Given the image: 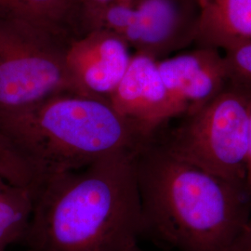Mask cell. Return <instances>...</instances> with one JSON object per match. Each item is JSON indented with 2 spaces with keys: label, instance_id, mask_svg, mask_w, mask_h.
<instances>
[{
  "label": "cell",
  "instance_id": "1",
  "mask_svg": "<svg viewBox=\"0 0 251 251\" xmlns=\"http://www.w3.org/2000/svg\"><path fill=\"white\" fill-rule=\"evenodd\" d=\"M138 152V151H137ZM43 177L22 240L31 251H130L144 235L135 155Z\"/></svg>",
  "mask_w": 251,
  "mask_h": 251
},
{
  "label": "cell",
  "instance_id": "2",
  "mask_svg": "<svg viewBox=\"0 0 251 251\" xmlns=\"http://www.w3.org/2000/svg\"><path fill=\"white\" fill-rule=\"evenodd\" d=\"M135 166L144 235L178 251H231L251 218L245 185L179 159L155 138Z\"/></svg>",
  "mask_w": 251,
  "mask_h": 251
},
{
  "label": "cell",
  "instance_id": "3",
  "mask_svg": "<svg viewBox=\"0 0 251 251\" xmlns=\"http://www.w3.org/2000/svg\"><path fill=\"white\" fill-rule=\"evenodd\" d=\"M0 136L32 166L38 179L78 171L118 152H137L153 140L106 100L75 93L0 117Z\"/></svg>",
  "mask_w": 251,
  "mask_h": 251
},
{
  "label": "cell",
  "instance_id": "4",
  "mask_svg": "<svg viewBox=\"0 0 251 251\" xmlns=\"http://www.w3.org/2000/svg\"><path fill=\"white\" fill-rule=\"evenodd\" d=\"M251 109V90L229 85L205 107L155 139L179 159L246 186Z\"/></svg>",
  "mask_w": 251,
  "mask_h": 251
},
{
  "label": "cell",
  "instance_id": "5",
  "mask_svg": "<svg viewBox=\"0 0 251 251\" xmlns=\"http://www.w3.org/2000/svg\"><path fill=\"white\" fill-rule=\"evenodd\" d=\"M68 45L53 36L0 22V117L57 95L80 94L66 67Z\"/></svg>",
  "mask_w": 251,
  "mask_h": 251
},
{
  "label": "cell",
  "instance_id": "6",
  "mask_svg": "<svg viewBox=\"0 0 251 251\" xmlns=\"http://www.w3.org/2000/svg\"><path fill=\"white\" fill-rule=\"evenodd\" d=\"M198 15V0H131L87 11L84 27L109 31L159 60L194 43Z\"/></svg>",
  "mask_w": 251,
  "mask_h": 251
},
{
  "label": "cell",
  "instance_id": "7",
  "mask_svg": "<svg viewBox=\"0 0 251 251\" xmlns=\"http://www.w3.org/2000/svg\"><path fill=\"white\" fill-rule=\"evenodd\" d=\"M108 101L118 115L149 139L155 138L172 118L183 117L181 108L162 80L158 60L147 54L132 55Z\"/></svg>",
  "mask_w": 251,
  "mask_h": 251
},
{
  "label": "cell",
  "instance_id": "8",
  "mask_svg": "<svg viewBox=\"0 0 251 251\" xmlns=\"http://www.w3.org/2000/svg\"><path fill=\"white\" fill-rule=\"evenodd\" d=\"M131 58L121 38L103 29H91L69 43L65 63L80 94L108 100Z\"/></svg>",
  "mask_w": 251,
  "mask_h": 251
},
{
  "label": "cell",
  "instance_id": "9",
  "mask_svg": "<svg viewBox=\"0 0 251 251\" xmlns=\"http://www.w3.org/2000/svg\"><path fill=\"white\" fill-rule=\"evenodd\" d=\"M162 80L183 117L205 107L230 85L224 54L209 48L158 61Z\"/></svg>",
  "mask_w": 251,
  "mask_h": 251
},
{
  "label": "cell",
  "instance_id": "10",
  "mask_svg": "<svg viewBox=\"0 0 251 251\" xmlns=\"http://www.w3.org/2000/svg\"><path fill=\"white\" fill-rule=\"evenodd\" d=\"M0 22L70 43L84 33L78 0H0Z\"/></svg>",
  "mask_w": 251,
  "mask_h": 251
},
{
  "label": "cell",
  "instance_id": "11",
  "mask_svg": "<svg viewBox=\"0 0 251 251\" xmlns=\"http://www.w3.org/2000/svg\"><path fill=\"white\" fill-rule=\"evenodd\" d=\"M194 43L227 51L251 43V0H198Z\"/></svg>",
  "mask_w": 251,
  "mask_h": 251
},
{
  "label": "cell",
  "instance_id": "12",
  "mask_svg": "<svg viewBox=\"0 0 251 251\" xmlns=\"http://www.w3.org/2000/svg\"><path fill=\"white\" fill-rule=\"evenodd\" d=\"M35 185L21 186L0 175V251L22 241L34 206Z\"/></svg>",
  "mask_w": 251,
  "mask_h": 251
},
{
  "label": "cell",
  "instance_id": "13",
  "mask_svg": "<svg viewBox=\"0 0 251 251\" xmlns=\"http://www.w3.org/2000/svg\"><path fill=\"white\" fill-rule=\"evenodd\" d=\"M0 175L21 186H34L38 179L32 166L1 136Z\"/></svg>",
  "mask_w": 251,
  "mask_h": 251
},
{
  "label": "cell",
  "instance_id": "14",
  "mask_svg": "<svg viewBox=\"0 0 251 251\" xmlns=\"http://www.w3.org/2000/svg\"><path fill=\"white\" fill-rule=\"evenodd\" d=\"M230 85L251 90V43L224 53Z\"/></svg>",
  "mask_w": 251,
  "mask_h": 251
},
{
  "label": "cell",
  "instance_id": "15",
  "mask_svg": "<svg viewBox=\"0 0 251 251\" xmlns=\"http://www.w3.org/2000/svg\"><path fill=\"white\" fill-rule=\"evenodd\" d=\"M231 251H251V218Z\"/></svg>",
  "mask_w": 251,
  "mask_h": 251
},
{
  "label": "cell",
  "instance_id": "16",
  "mask_svg": "<svg viewBox=\"0 0 251 251\" xmlns=\"http://www.w3.org/2000/svg\"><path fill=\"white\" fill-rule=\"evenodd\" d=\"M78 1L84 15L87 11L91 9H98V8H101L111 4H116V3L128 2L131 0H78Z\"/></svg>",
  "mask_w": 251,
  "mask_h": 251
},
{
  "label": "cell",
  "instance_id": "17",
  "mask_svg": "<svg viewBox=\"0 0 251 251\" xmlns=\"http://www.w3.org/2000/svg\"><path fill=\"white\" fill-rule=\"evenodd\" d=\"M246 186L251 197V114H250V122H249L247 163H246Z\"/></svg>",
  "mask_w": 251,
  "mask_h": 251
},
{
  "label": "cell",
  "instance_id": "18",
  "mask_svg": "<svg viewBox=\"0 0 251 251\" xmlns=\"http://www.w3.org/2000/svg\"><path fill=\"white\" fill-rule=\"evenodd\" d=\"M144 251V250H142V249H140V248H139V247H138V246H137V247H135L134 249H132V250H131V251Z\"/></svg>",
  "mask_w": 251,
  "mask_h": 251
},
{
  "label": "cell",
  "instance_id": "19",
  "mask_svg": "<svg viewBox=\"0 0 251 251\" xmlns=\"http://www.w3.org/2000/svg\"><path fill=\"white\" fill-rule=\"evenodd\" d=\"M28 251V250H26V251Z\"/></svg>",
  "mask_w": 251,
  "mask_h": 251
}]
</instances>
